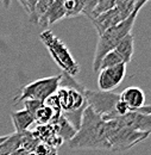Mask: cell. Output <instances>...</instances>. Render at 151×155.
Here are the masks:
<instances>
[{
    "label": "cell",
    "mask_w": 151,
    "mask_h": 155,
    "mask_svg": "<svg viewBox=\"0 0 151 155\" xmlns=\"http://www.w3.org/2000/svg\"><path fill=\"white\" fill-rule=\"evenodd\" d=\"M72 149H92L110 152L107 140L106 122L96 115L91 106H87L82 114L81 123L75 135L68 141Z\"/></svg>",
    "instance_id": "cell-1"
},
{
    "label": "cell",
    "mask_w": 151,
    "mask_h": 155,
    "mask_svg": "<svg viewBox=\"0 0 151 155\" xmlns=\"http://www.w3.org/2000/svg\"><path fill=\"white\" fill-rule=\"evenodd\" d=\"M85 91L86 88L79 84L74 77L62 73V79L59 87L56 91V96L63 116L75 127L76 130L80 127L85 109L88 106Z\"/></svg>",
    "instance_id": "cell-2"
},
{
    "label": "cell",
    "mask_w": 151,
    "mask_h": 155,
    "mask_svg": "<svg viewBox=\"0 0 151 155\" xmlns=\"http://www.w3.org/2000/svg\"><path fill=\"white\" fill-rule=\"evenodd\" d=\"M137 15H138V12L133 11L126 19L118 23L117 25H114L112 28H110L108 30H106L105 32H102L99 36L96 49H95L94 53V60H93V71L94 72H99V66H100L101 58L108 51L113 50L115 45L127 34H131L136 18H137Z\"/></svg>",
    "instance_id": "cell-3"
},
{
    "label": "cell",
    "mask_w": 151,
    "mask_h": 155,
    "mask_svg": "<svg viewBox=\"0 0 151 155\" xmlns=\"http://www.w3.org/2000/svg\"><path fill=\"white\" fill-rule=\"evenodd\" d=\"M39 39L63 73L70 77H76L80 73V64L72 55L70 50L63 43V41L54 35L51 30L44 29V31H42L39 35Z\"/></svg>",
    "instance_id": "cell-4"
},
{
    "label": "cell",
    "mask_w": 151,
    "mask_h": 155,
    "mask_svg": "<svg viewBox=\"0 0 151 155\" xmlns=\"http://www.w3.org/2000/svg\"><path fill=\"white\" fill-rule=\"evenodd\" d=\"M106 130H107V140L110 143V152L121 153L126 152L134 147L137 143L143 142L146 140L150 133L137 131L130 128H126L115 120L106 122Z\"/></svg>",
    "instance_id": "cell-5"
},
{
    "label": "cell",
    "mask_w": 151,
    "mask_h": 155,
    "mask_svg": "<svg viewBox=\"0 0 151 155\" xmlns=\"http://www.w3.org/2000/svg\"><path fill=\"white\" fill-rule=\"evenodd\" d=\"M61 79H62V73L57 74V75H53V77L42 78V79L35 80V81L25 85L21 88L20 94L14 99V101L20 103V101H24L27 99L44 101L48 97L56 93L57 88L59 87Z\"/></svg>",
    "instance_id": "cell-6"
},
{
    "label": "cell",
    "mask_w": 151,
    "mask_h": 155,
    "mask_svg": "<svg viewBox=\"0 0 151 155\" xmlns=\"http://www.w3.org/2000/svg\"><path fill=\"white\" fill-rule=\"evenodd\" d=\"M85 96L87 99L88 106L92 107L96 115L101 117L105 122H107L110 118L115 114V104L120 99L118 93L114 92H102V91H85Z\"/></svg>",
    "instance_id": "cell-7"
},
{
    "label": "cell",
    "mask_w": 151,
    "mask_h": 155,
    "mask_svg": "<svg viewBox=\"0 0 151 155\" xmlns=\"http://www.w3.org/2000/svg\"><path fill=\"white\" fill-rule=\"evenodd\" d=\"M126 64L119 63L113 67L104 68L99 71L98 75V87L102 92H113L125 79Z\"/></svg>",
    "instance_id": "cell-8"
},
{
    "label": "cell",
    "mask_w": 151,
    "mask_h": 155,
    "mask_svg": "<svg viewBox=\"0 0 151 155\" xmlns=\"http://www.w3.org/2000/svg\"><path fill=\"white\" fill-rule=\"evenodd\" d=\"M108 120H115L117 123L132 130L151 133V115L143 114L140 111H129L123 116L114 115Z\"/></svg>",
    "instance_id": "cell-9"
},
{
    "label": "cell",
    "mask_w": 151,
    "mask_h": 155,
    "mask_svg": "<svg viewBox=\"0 0 151 155\" xmlns=\"http://www.w3.org/2000/svg\"><path fill=\"white\" fill-rule=\"evenodd\" d=\"M120 99L127 105L130 111H140L143 114L151 115V106L145 104V93L142 88L131 86L125 88L120 94Z\"/></svg>",
    "instance_id": "cell-10"
},
{
    "label": "cell",
    "mask_w": 151,
    "mask_h": 155,
    "mask_svg": "<svg viewBox=\"0 0 151 155\" xmlns=\"http://www.w3.org/2000/svg\"><path fill=\"white\" fill-rule=\"evenodd\" d=\"M123 20L124 19L121 18V16H120V13L118 12V10H117L115 7H113L112 10H110V11H107V12H104V13L96 16L95 18L91 19V21H92L93 26L95 28V30L98 31V34H99V36H100L102 32H105L106 30H108L110 28L117 25L118 23H120V21H123Z\"/></svg>",
    "instance_id": "cell-11"
},
{
    "label": "cell",
    "mask_w": 151,
    "mask_h": 155,
    "mask_svg": "<svg viewBox=\"0 0 151 155\" xmlns=\"http://www.w3.org/2000/svg\"><path fill=\"white\" fill-rule=\"evenodd\" d=\"M66 18V10L63 6V0H54L49 10L44 13V16L38 20V25L43 29H48V26L55 24L59 20Z\"/></svg>",
    "instance_id": "cell-12"
},
{
    "label": "cell",
    "mask_w": 151,
    "mask_h": 155,
    "mask_svg": "<svg viewBox=\"0 0 151 155\" xmlns=\"http://www.w3.org/2000/svg\"><path fill=\"white\" fill-rule=\"evenodd\" d=\"M54 129H55V133L56 135L63 140V142H68L73 136L75 135L76 133V128L63 116V114H61L59 116L57 117L56 119H54L51 123H50Z\"/></svg>",
    "instance_id": "cell-13"
},
{
    "label": "cell",
    "mask_w": 151,
    "mask_h": 155,
    "mask_svg": "<svg viewBox=\"0 0 151 155\" xmlns=\"http://www.w3.org/2000/svg\"><path fill=\"white\" fill-rule=\"evenodd\" d=\"M11 119H12L13 127L16 129V133L27 131L35 124L34 116L30 112H27L25 109L24 110L14 111V112H11Z\"/></svg>",
    "instance_id": "cell-14"
},
{
    "label": "cell",
    "mask_w": 151,
    "mask_h": 155,
    "mask_svg": "<svg viewBox=\"0 0 151 155\" xmlns=\"http://www.w3.org/2000/svg\"><path fill=\"white\" fill-rule=\"evenodd\" d=\"M113 50L121 58L123 62L127 64L132 60L133 53H134V37L132 34H127L115 45Z\"/></svg>",
    "instance_id": "cell-15"
},
{
    "label": "cell",
    "mask_w": 151,
    "mask_h": 155,
    "mask_svg": "<svg viewBox=\"0 0 151 155\" xmlns=\"http://www.w3.org/2000/svg\"><path fill=\"white\" fill-rule=\"evenodd\" d=\"M21 135L23 133H14L12 135H7L6 140L0 144V154L11 155L21 148Z\"/></svg>",
    "instance_id": "cell-16"
},
{
    "label": "cell",
    "mask_w": 151,
    "mask_h": 155,
    "mask_svg": "<svg viewBox=\"0 0 151 155\" xmlns=\"http://www.w3.org/2000/svg\"><path fill=\"white\" fill-rule=\"evenodd\" d=\"M61 115V114H59ZM58 114H56L51 107H49L48 105H45L44 103L42 104V106H39L37 109V111L34 115V119L35 123H37L38 125H43V124H49L51 123L54 119H56L57 117L59 116Z\"/></svg>",
    "instance_id": "cell-17"
},
{
    "label": "cell",
    "mask_w": 151,
    "mask_h": 155,
    "mask_svg": "<svg viewBox=\"0 0 151 155\" xmlns=\"http://www.w3.org/2000/svg\"><path fill=\"white\" fill-rule=\"evenodd\" d=\"M53 2H54V0H38L36 2L35 8H34L32 15L29 17L30 21H32L34 24H37L38 20L44 16V13L49 10V7L51 6Z\"/></svg>",
    "instance_id": "cell-18"
},
{
    "label": "cell",
    "mask_w": 151,
    "mask_h": 155,
    "mask_svg": "<svg viewBox=\"0 0 151 155\" xmlns=\"http://www.w3.org/2000/svg\"><path fill=\"white\" fill-rule=\"evenodd\" d=\"M63 6L66 10V18H74L81 15L80 0H63Z\"/></svg>",
    "instance_id": "cell-19"
},
{
    "label": "cell",
    "mask_w": 151,
    "mask_h": 155,
    "mask_svg": "<svg viewBox=\"0 0 151 155\" xmlns=\"http://www.w3.org/2000/svg\"><path fill=\"white\" fill-rule=\"evenodd\" d=\"M114 7L118 10L121 18L126 19L133 12L134 0H115V6Z\"/></svg>",
    "instance_id": "cell-20"
},
{
    "label": "cell",
    "mask_w": 151,
    "mask_h": 155,
    "mask_svg": "<svg viewBox=\"0 0 151 155\" xmlns=\"http://www.w3.org/2000/svg\"><path fill=\"white\" fill-rule=\"evenodd\" d=\"M119 63H124L121 58H120L114 50H111V51H108L104 58H101L100 66H99V71H100V69H104V68L113 67V66H117V64H119Z\"/></svg>",
    "instance_id": "cell-21"
},
{
    "label": "cell",
    "mask_w": 151,
    "mask_h": 155,
    "mask_svg": "<svg viewBox=\"0 0 151 155\" xmlns=\"http://www.w3.org/2000/svg\"><path fill=\"white\" fill-rule=\"evenodd\" d=\"M114 6H115V0H98V4L95 6L89 20L95 18L96 16H99L101 13H104V12H107V11L112 10Z\"/></svg>",
    "instance_id": "cell-22"
},
{
    "label": "cell",
    "mask_w": 151,
    "mask_h": 155,
    "mask_svg": "<svg viewBox=\"0 0 151 155\" xmlns=\"http://www.w3.org/2000/svg\"><path fill=\"white\" fill-rule=\"evenodd\" d=\"M80 4H81V15H85L89 19L98 4V0H80Z\"/></svg>",
    "instance_id": "cell-23"
},
{
    "label": "cell",
    "mask_w": 151,
    "mask_h": 155,
    "mask_svg": "<svg viewBox=\"0 0 151 155\" xmlns=\"http://www.w3.org/2000/svg\"><path fill=\"white\" fill-rule=\"evenodd\" d=\"M43 101L40 100H34V99H27V100H24V106H25V110L27 112H30L32 116L35 115V112L37 111V109L39 106H42Z\"/></svg>",
    "instance_id": "cell-24"
},
{
    "label": "cell",
    "mask_w": 151,
    "mask_h": 155,
    "mask_svg": "<svg viewBox=\"0 0 151 155\" xmlns=\"http://www.w3.org/2000/svg\"><path fill=\"white\" fill-rule=\"evenodd\" d=\"M37 1L38 0H24V6H23V7H24V10H25V12L27 13L29 17L32 15L34 8H35Z\"/></svg>",
    "instance_id": "cell-25"
},
{
    "label": "cell",
    "mask_w": 151,
    "mask_h": 155,
    "mask_svg": "<svg viewBox=\"0 0 151 155\" xmlns=\"http://www.w3.org/2000/svg\"><path fill=\"white\" fill-rule=\"evenodd\" d=\"M148 1H149V0H134V7H133V11L139 12V10H140Z\"/></svg>",
    "instance_id": "cell-26"
},
{
    "label": "cell",
    "mask_w": 151,
    "mask_h": 155,
    "mask_svg": "<svg viewBox=\"0 0 151 155\" xmlns=\"http://www.w3.org/2000/svg\"><path fill=\"white\" fill-rule=\"evenodd\" d=\"M2 1V5L5 7V10H8L10 6H11V0H1Z\"/></svg>",
    "instance_id": "cell-27"
},
{
    "label": "cell",
    "mask_w": 151,
    "mask_h": 155,
    "mask_svg": "<svg viewBox=\"0 0 151 155\" xmlns=\"http://www.w3.org/2000/svg\"><path fill=\"white\" fill-rule=\"evenodd\" d=\"M6 137H7V135H6V136H0V144H1V143H2L5 140H6Z\"/></svg>",
    "instance_id": "cell-28"
},
{
    "label": "cell",
    "mask_w": 151,
    "mask_h": 155,
    "mask_svg": "<svg viewBox=\"0 0 151 155\" xmlns=\"http://www.w3.org/2000/svg\"><path fill=\"white\" fill-rule=\"evenodd\" d=\"M19 2H20V5H21V6H24V0H18Z\"/></svg>",
    "instance_id": "cell-29"
},
{
    "label": "cell",
    "mask_w": 151,
    "mask_h": 155,
    "mask_svg": "<svg viewBox=\"0 0 151 155\" xmlns=\"http://www.w3.org/2000/svg\"><path fill=\"white\" fill-rule=\"evenodd\" d=\"M0 155H2V154H0Z\"/></svg>",
    "instance_id": "cell-30"
}]
</instances>
